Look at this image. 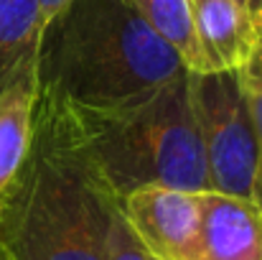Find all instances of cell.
I'll list each match as a JSON object with an SVG mask.
<instances>
[{
  "instance_id": "8992f818",
  "label": "cell",
  "mask_w": 262,
  "mask_h": 260,
  "mask_svg": "<svg viewBox=\"0 0 262 260\" xmlns=\"http://www.w3.org/2000/svg\"><path fill=\"white\" fill-rule=\"evenodd\" d=\"M199 260H262V219L252 202L201 191Z\"/></svg>"
},
{
  "instance_id": "7a4b0ae2",
  "label": "cell",
  "mask_w": 262,
  "mask_h": 260,
  "mask_svg": "<svg viewBox=\"0 0 262 260\" xmlns=\"http://www.w3.org/2000/svg\"><path fill=\"white\" fill-rule=\"evenodd\" d=\"M191 72L127 0H69L41 31L36 94L74 112L135 105Z\"/></svg>"
},
{
  "instance_id": "6da1fadb",
  "label": "cell",
  "mask_w": 262,
  "mask_h": 260,
  "mask_svg": "<svg viewBox=\"0 0 262 260\" xmlns=\"http://www.w3.org/2000/svg\"><path fill=\"white\" fill-rule=\"evenodd\" d=\"M117 207L72 110L36 94L26 161L0 191V260H110Z\"/></svg>"
},
{
  "instance_id": "5bb4252c",
  "label": "cell",
  "mask_w": 262,
  "mask_h": 260,
  "mask_svg": "<svg viewBox=\"0 0 262 260\" xmlns=\"http://www.w3.org/2000/svg\"><path fill=\"white\" fill-rule=\"evenodd\" d=\"M250 15H262V0H245Z\"/></svg>"
},
{
  "instance_id": "30bf717a",
  "label": "cell",
  "mask_w": 262,
  "mask_h": 260,
  "mask_svg": "<svg viewBox=\"0 0 262 260\" xmlns=\"http://www.w3.org/2000/svg\"><path fill=\"white\" fill-rule=\"evenodd\" d=\"M127 3L183 59V64L191 72H206V64L193 33L188 0H127Z\"/></svg>"
},
{
  "instance_id": "4fadbf2b",
  "label": "cell",
  "mask_w": 262,
  "mask_h": 260,
  "mask_svg": "<svg viewBox=\"0 0 262 260\" xmlns=\"http://www.w3.org/2000/svg\"><path fill=\"white\" fill-rule=\"evenodd\" d=\"M67 3H69V0H41V18H43V26L59 13Z\"/></svg>"
},
{
  "instance_id": "ba28073f",
  "label": "cell",
  "mask_w": 262,
  "mask_h": 260,
  "mask_svg": "<svg viewBox=\"0 0 262 260\" xmlns=\"http://www.w3.org/2000/svg\"><path fill=\"white\" fill-rule=\"evenodd\" d=\"M41 31V0H0V92L20 82L36 85Z\"/></svg>"
},
{
  "instance_id": "277c9868",
  "label": "cell",
  "mask_w": 262,
  "mask_h": 260,
  "mask_svg": "<svg viewBox=\"0 0 262 260\" xmlns=\"http://www.w3.org/2000/svg\"><path fill=\"white\" fill-rule=\"evenodd\" d=\"M191 102L211 189L252 202L257 133L237 72H191Z\"/></svg>"
},
{
  "instance_id": "9c48e42d",
  "label": "cell",
  "mask_w": 262,
  "mask_h": 260,
  "mask_svg": "<svg viewBox=\"0 0 262 260\" xmlns=\"http://www.w3.org/2000/svg\"><path fill=\"white\" fill-rule=\"evenodd\" d=\"M33 82H20L0 92V191L26 161L33 130Z\"/></svg>"
},
{
  "instance_id": "8fae6325",
  "label": "cell",
  "mask_w": 262,
  "mask_h": 260,
  "mask_svg": "<svg viewBox=\"0 0 262 260\" xmlns=\"http://www.w3.org/2000/svg\"><path fill=\"white\" fill-rule=\"evenodd\" d=\"M110 260H161L135 235L120 207L112 217V230H110Z\"/></svg>"
},
{
  "instance_id": "52a82bcc",
  "label": "cell",
  "mask_w": 262,
  "mask_h": 260,
  "mask_svg": "<svg viewBox=\"0 0 262 260\" xmlns=\"http://www.w3.org/2000/svg\"><path fill=\"white\" fill-rule=\"evenodd\" d=\"M188 8L206 72H237L252 38L247 5L242 0H188Z\"/></svg>"
},
{
  "instance_id": "3957f363",
  "label": "cell",
  "mask_w": 262,
  "mask_h": 260,
  "mask_svg": "<svg viewBox=\"0 0 262 260\" xmlns=\"http://www.w3.org/2000/svg\"><path fill=\"white\" fill-rule=\"evenodd\" d=\"M72 115L89 161L120 202L143 186L214 191L191 102V72L135 105Z\"/></svg>"
},
{
  "instance_id": "5b68a950",
  "label": "cell",
  "mask_w": 262,
  "mask_h": 260,
  "mask_svg": "<svg viewBox=\"0 0 262 260\" xmlns=\"http://www.w3.org/2000/svg\"><path fill=\"white\" fill-rule=\"evenodd\" d=\"M120 209L145 248L161 260H199V194L168 186H143L127 194Z\"/></svg>"
},
{
  "instance_id": "7c38bea8",
  "label": "cell",
  "mask_w": 262,
  "mask_h": 260,
  "mask_svg": "<svg viewBox=\"0 0 262 260\" xmlns=\"http://www.w3.org/2000/svg\"><path fill=\"white\" fill-rule=\"evenodd\" d=\"M247 99H250L252 123H255V133H257V171H255V199H252V204L257 207L262 219V89L247 92Z\"/></svg>"
},
{
  "instance_id": "9a60e30c",
  "label": "cell",
  "mask_w": 262,
  "mask_h": 260,
  "mask_svg": "<svg viewBox=\"0 0 262 260\" xmlns=\"http://www.w3.org/2000/svg\"><path fill=\"white\" fill-rule=\"evenodd\" d=\"M242 3H245V0H242Z\"/></svg>"
}]
</instances>
